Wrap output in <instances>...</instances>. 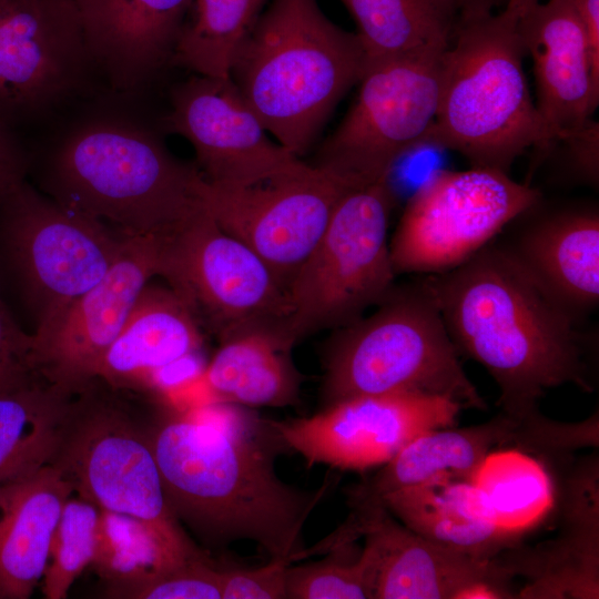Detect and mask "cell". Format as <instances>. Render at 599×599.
Segmentation results:
<instances>
[{
    "label": "cell",
    "instance_id": "13",
    "mask_svg": "<svg viewBox=\"0 0 599 599\" xmlns=\"http://www.w3.org/2000/svg\"><path fill=\"white\" fill-rule=\"evenodd\" d=\"M95 71L74 0H0V126L48 119Z\"/></svg>",
    "mask_w": 599,
    "mask_h": 599
},
{
    "label": "cell",
    "instance_id": "8",
    "mask_svg": "<svg viewBox=\"0 0 599 599\" xmlns=\"http://www.w3.org/2000/svg\"><path fill=\"white\" fill-rule=\"evenodd\" d=\"M49 465L99 509L150 525L184 557L202 555L167 505L149 430L116 404L94 396L93 382L73 395Z\"/></svg>",
    "mask_w": 599,
    "mask_h": 599
},
{
    "label": "cell",
    "instance_id": "15",
    "mask_svg": "<svg viewBox=\"0 0 599 599\" xmlns=\"http://www.w3.org/2000/svg\"><path fill=\"white\" fill-rule=\"evenodd\" d=\"M461 409L447 397L397 392L349 398L311 417L266 424L309 467L363 471L383 466L419 435L454 426Z\"/></svg>",
    "mask_w": 599,
    "mask_h": 599
},
{
    "label": "cell",
    "instance_id": "20",
    "mask_svg": "<svg viewBox=\"0 0 599 599\" xmlns=\"http://www.w3.org/2000/svg\"><path fill=\"white\" fill-rule=\"evenodd\" d=\"M88 52L114 93L136 97L171 63L193 0H74Z\"/></svg>",
    "mask_w": 599,
    "mask_h": 599
},
{
    "label": "cell",
    "instance_id": "14",
    "mask_svg": "<svg viewBox=\"0 0 599 599\" xmlns=\"http://www.w3.org/2000/svg\"><path fill=\"white\" fill-rule=\"evenodd\" d=\"M354 187L329 171L306 164L242 187L213 185L203 177L200 196L217 225L257 254L287 290L337 203Z\"/></svg>",
    "mask_w": 599,
    "mask_h": 599
},
{
    "label": "cell",
    "instance_id": "7",
    "mask_svg": "<svg viewBox=\"0 0 599 599\" xmlns=\"http://www.w3.org/2000/svg\"><path fill=\"white\" fill-rule=\"evenodd\" d=\"M395 195L387 177L354 187L337 203L322 237L291 281L285 342L343 327L394 288L388 223Z\"/></svg>",
    "mask_w": 599,
    "mask_h": 599
},
{
    "label": "cell",
    "instance_id": "39",
    "mask_svg": "<svg viewBox=\"0 0 599 599\" xmlns=\"http://www.w3.org/2000/svg\"><path fill=\"white\" fill-rule=\"evenodd\" d=\"M582 20L595 82L599 84V0H572Z\"/></svg>",
    "mask_w": 599,
    "mask_h": 599
},
{
    "label": "cell",
    "instance_id": "22",
    "mask_svg": "<svg viewBox=\"0 0 599 599\" xmlns=\"http://www.w3.org/2000/svg\"><path fill=\"white\" fill-rule=\"evenodd\" d=\"M499 245L577 323L599 303V213L572 207L547 213Z\"/></svg>",
    "mask_w": 599,
    "mask_h": 599
},
{
    "label": "cell",
    "instance_id": "35",
    "mask_svg": "<svg viewBox=\"0 0 599 599\" xmlns=\"http://www.w3.org/2000/svg\"><path fill=\"white\" fill-rule=\"evenodd\" d=\"M105 595L120 599H222V570L199 556L145 579L108 585Z\"/></svg>",
    "mask_w": 599,
    "mask_h": 599
},
{
    "label": "cell",
    "instance_id": "16",
    "mask_svg": "<svg viewBox=\"0 0 599 599\" xmlns=\"http://www.w3.org/2000/svg\"><path fill=\"white\" fill-rule=\"evenodd\" d=\"M164 124L192 144L199 170L213 185L250 186L307 164L268 138L231 78L195 74L175 85Z\"/></svg>",
    "mask_w": 599,
    "mask_h": 599
},
{
    "label": "cell",
    "instance_id": "32",
    "mask_svg": "<svg viewBox=\"0 0 599 599\" xmlns=\"http://www.w3.org/2000/svg\"><path fill=\"white\" fill-rule=\"evenodd\" d=\"M192 558L176 552L150 525L100 509L92 565L108 585L145 579Z\"/></svg>",
    "mask_w": 599,
    "mask_h": 599
},
{
    "label": "cell",
    "instance_id": "1",
    "mask_svg": "<svg viewBox=\"0 0 599 599\" xmlns=\"http://www.w3.org/2000/svg\"><path fill=\"white\" fill-rule=\"evenodd\" d=\"M459 355L497 384L501 413L527 426L539 399L572 384L591 393L585 344L571 317L491 241L459 266L424 275Z\"/></svg>",
    "mask_w": 599,
    "mask_h": 599
},
{
    "label": "cell",
    "instance_id": "42",
    "mask_svg": "<svg viewBox=\"0 0 599 599\" xmlns=\"http://www.w3.org/2000/svg\"><path fill=\"white\" fill-rule=\"evenodd\" d=\"M538 2L539 0H506L505 10L519 18Z\"/></svg>",
    "mask_w": 599,
    "mask_h": 599
},
{
    "label": "cell",
    "instance_id": "36",
    "mask_svg": "<svg viewBox=\"0 0 599 599\" xmlns=\"http://www.w3.org/2000/svg\"><path fill=\"white\" fill-rule=\"evenodd\" d=\"M33 335L14 322L0 298V392L40 376L31 359Z\"/></svg>",
    "mask_w": 599,
    "mask_h": 599
},
{
    "label": "cell",
    "instance_id": "38",
    "mask_svg": "<svg viewBox=\"0 0 599 599\" xmlns=\"http://www.w3.org/2000/svg\"><path fill=\"white\" fill-rule=\"evenodd\" d=\"M571 146L573 163L591 182L598 180V124L590 121L581 131L566 140Z\"/></svg>",
    "mask_w": 599,
    "mask_h": 599
},
{
    "label": "cell",
    "instance_id": "26",
    "mask_svg": "<svg viewBox=\"0 0 599 599\" xmlns=\"http://www.w3.org/2000/svg\"><path fill=\"white\" fill-rule=\"evenodd\" d=\"M422 538L479 559L516 548L520 538L489 521L479 510L468 479L440 477L403 488L382 504Z\"/></svg>",
    "mask_w": 599,
    "mask_h": 599
},
{
    "label": "cell",
    "instance_id": "33",
    "mask_svg": "<svg viewBox=\"0 0 599 599\" xmlns=\"http://www.w3.org/2000/svg\"><path fill=\"white\" fill-rule=\"evenodd\" d=\"M99 516L100 509L82 498H69L64 504L42 577L47 599L65 598L74 580L92 564Z\"/></svg>",
    "mask_w": 599,
    "mask_h": 599
},
{
    "label": "cell",
    "instance_id": "19",
    "mask_svg": "<svg viewBox=\"0 0 599 599\" xmlns=\"http://www.w3.org/2000/svg\"><path fill=\"white\" fill-rule=\"evenodd\" d=\"M517 26L532 59L536 106L548 141H566L591 121L599 103L582 20L572 0H548L528 9Z\"/></svg>",
    "mask_w": 599,
    "mask_h": 599
},
{
    "label": "cell",
    "instance_id": "43",
    "mask_svg": "<svg viewBox=\"0 0 599 599\" xmlns=\"http://www.w3.org/2000/svg\"><path fill=\"white\" fill-rule=\"evenodd\" d=\"M26 173L16 171L13 169L0 165V189L6 186L8 183L13 181L14 179L24 176Z\"/></svg>",
    "mask_w": 599,
    "mask_h": 599
},
{
    "label": "cell",
    "instance_id": "29",
    "mask_svg": "<svg viewBox=\"0 0 599 599\" xmlns=\"http://www.w3.org/2000/svg\"><path fill=\"white\" fill-rule=\"evenodd\" d=\"M356 21L366 63L448 48L457 0H341Z\"/></svg>",
    "mask_w": 599,
    "mask_h": 599
},
{
    "label": "cell",
    "instance_id": "28",
    "mask_svg": "<svg viewBox=\"0 0 599 599\" xmlns=\"http://www.w3.org/2000/svg\"><path fill=\"white\" fill-rule=\"evenodd\" d=\"M538 454L519 446L496 448L469 478L481 514L520 539L557 501L554 478Z\"/></svg>",
    "mask_w": 599,
    "mask_h": 599
},
{
    "label": "cell",
    "instance_id": "3",
    "mask_svg": "<svg viewBox=\"0 0 599 599\" xmlns=\"http://www.w3.org/2000/svg\"><path fill=\"white\" fill-rule=\"evenodd\" d=\"M41 174L47 195L122 236H166L204 207L197 165L183 163L151 129L124 116L73 124Z\"/></svg>",
    "mask_w": 599,
    "mask_h": 599
},
{
    "label": "cell",
    "instance_id": "17",
    "mask_svg": "<svg viewBox=\"0 0 599 599\" xmlns=\"http://www.w3.org/2000/svg\"><path fill=\"white\" fill-rule=\"evenodd\" d=\"M161 237L124 236L105 275L77 298L48 331L33 335L31 359L49 384L78 394L121 333L140 294L159 276Z\"/></svg>",
    "mask_w": 599,
    "mask_h": 599
},
{
    "label": "cell",
    "instance_id": "9",
    "mask_svg": "<svg viewBox=\"0 0 599 599\" xmlns=\"http://www.w3.org/2000/svg\"><path fill=\"white\" fill-rule=\"evenodd\" d=\"M3 235L34 307L35 334L51 328L118 258L124 236L41 193L24 176L0 189Z\"/></svg>",
    "mask_w": 599,
    "mask_h": 599
},
{
    "label": "cell",
    "instance_id": "4",
    "mask_svg": "<svg viewBox=\"0 0 599 599\" xmlns=\"http://www.w3.org/2000/svg\"><path fill=\"white\" fill-rule=\"evenodd\" d=\"M365 67L356 33L327 19L317 0H268L230 78L266 131L301 158Z\"/></svg>",
    "mask_w": 599,
    "mask_h": 599
},
{
    "label": "cell",
    "instance_id": "37",
    "mask_svg": "<svg viewBox=\"0 0 599 599\" xmlns=\"http://www.w3.org/2000/svg\"><path fill=\"white\" fill-rule=\"evenodd\" d=\"M290 564L271 559L260 568L222 570V599H286Z\"/></svg>",
    "mask_w": 599,
    "mask_h": 599
},
{
    "label": "cell",
    "instance_id": "18",
    "mask_svg": "<svg viewBox=\"0 0 599 599\" xmlns=\"http://www.w3.org/2000/svg\"><path fill=\"white\" fill-rule=\"evenodd\" d=\"M362 536L378 556L374 599L516 598L514 575L498 557L479 559L430 542L386 508L349 514L333 532L342 544Z\"/></svg>",
    "mask_w": 599,
    "mask_h": 599
},
{
    "label": "cell",
    "instance_id": "27",
    "mask_svg": "<svg viewBox=\"0 0 599 599\" xmlns=\"http://www.w3.org/2000/svg\"><path fill=\"white\" fill-rule=\"evenodd\" d=\"M275 329L256 328L220 342L202 372L216 403L286 407L300 400L302 376Z\"/></svg>",
    "mask_w": 599,
    "mask_h": 599
},
{
    "label": "cell",
    "instance_id": "25",
    "mask_svg": "<svg viewBox=\"0 0 599 599\" xmlns=\"http://www.w3.org/2000/svg\"><path fill=\"white\" fill-rule=\"evenodd\" d=\"M200 324L184 301L170 287L151 285L140 294L126 323L93 372V380L109 385L153 376L197 354Z\"/></svg>",
    "mask_w": 599,
    "mask_h": 599
},
{
    "label": "cell",
    "instance_id": "34",
    "mask_svg": "<svg viewBox=\"0 0 599 599\" xmlns=\"http://www.w3.org/2000/svg\"><path fill=\"white\" fill-rule=\"evenodd\" d=\"M378 556L365 540L355 561L325 559L286 569V598L374 599Z\"/></svg>",
    "mask_w": 599,
    "mask_h": 599
},
{
    "label": "cell",
    "instance_id": "23",
    "mask_svg": "<svg viewBox=\"0 0 599 599\" xmlns=\"http://www.w3.org/2000/svg\"><path fill=\"white\" fill-rule=\"evenodd\" d=\"M519 446L532 449L529 426L499 413L488 422L463 428H439L404 446L369 478L347 493L351 512L382 507L383 500L403 488L440 477L468 479L494 449Z\"/></svg>",
    "mask_w": 599,
    "mask_h": 599
},
{
    "label": "cell",
    "instance_id": "40",
    "mask_svg": "<svg viewBox=\"0 0 599 599\" xmlns=\"http://www.w3.org/2000/svg\"><path fill=\"white\" fill-rule=\"evenodd\" d=\"M0 165L26 173L29 159L13 133L0 126Z\"/></svg>",
    "mask_w": 599,
    "mask_h": 599
},
{
    "label": "cell",
    "instance_id": "11",
    "mask_svg": "<svg viewBox=\"0 0 599 599\" xmlns=\"http://www.w3.org/2000/svg\"><path fill=\"white\" fill-rule=\"evenodd\" d=\"M444 51L367 62L355 103L313 165L358 187L387 177L403 156L428 144Z\"/></svg>",
    "mask_w": 599,
    "mask_h": 599
},
{
    "label": "cell",
    "instance_id": "2",
    "mask_svg": "<svg viewBox=\"0 0 599 599\" xmlns=\"http://www.w3.org/2000/svg\"><path fill=\"white\" fill-rule=\"evenodd\" d=\"M266 422L252 434H227L187 418L149 430L167 505L211 545L256 542L271 559L297 560L303 527L329 489L285 484L274 468Z\"/></svg>",
    "mask_w": 599,
    "mask_h": 599
},
{
    "label": "cell",
    "instance_id": "41",
    "mask_svg": "<svg viewBox=\"0 0 599 599\" xmlns=\"http://www.w3.org/2000/svg\"><path fill=\"white\" fill-rule=\"evenodd\" d=\"M501 0H457L460 16H473L493 12Z\"/></svg>",
    "mask_w": 599,
    "mask_h": 599
},
{
    "label": "cell",
    "instance_id": "12",
    "mask_svg": "<svg viewBox=\"0 0 599 599\" xmlns=\"http://www.w3.org/2000/svg\"><path fill=\"white\" fill-rule=\"evenodd\" d=\"M159 276L219 342L256 328L280 333L287 317L286 290L275 274L205 207L161 237Z\"/></svg>",
    "mask_w": 599,
    "mask_h": 599
},
{
    "label": "cell",
    "instance_id": "10",
    "mask_svg": "<svg viewBox=\"0 0 599 599\" xmlns=\"http://www.w3.org/2000/svg\"><path fill=\"white\" fill-rule=\"evenodd\" d=\"M540 200L537 189L497 169L430 174L408 199L389 241L395 274H439L459 266Z\"/></svg>",
    "mask_w": 599,
    "mask_h": 599
},
{
    "label": "cell",
    "instance_id": "5",
    "mask_svg": "<svg viewBox=\"0 0 599 599\" xmlns=\"http://www.w3.org/2000/svg\"><path fill=\"white\" fill-rule=\"evenodd\" d=\"M518 18L504 10L459 16L443 52L428 145L461 154L471 166L509 171L548 136L522 67Z\"/></svg>",
    "mask_w": 599,
    "mask_h": 599
},
{
    "label": "cell",
    "instance_id": "21",
    "mask_svg": "<svg viewBox=\"0 0 599 599\" xmlns=\"http://www.w3.org/2000/svg\"><path fill=\"white\" fill-rule=\"evenodd\" d=\"M598 458L581 461L562 487L560 535L531 550L518 547L499 559L528 583L517 598H598L599 593Z\"/></svg>",
    "mask_w": 599,
    "mask_h": 599
},
{
    "label": "cell",
    "instance_id": "30",
    "mask_svg": "<svg viewBox=\"0 0 599 599\" xmlns=\"http://www.w3.org/2000/svg\"><path fill=\"white\" fill-rule=\"evenodd\" d=\"M72 397L41 376L0 392V485L50 464Z\"/></svg>",
    "mask_w": 599,
    "mask_h": 599
},
{
    "label": "cell",
    "instance_id": "31",
    "mask_svg": "<svg viewBox=\"0 0 599 599\" xmlns=\"http://www.w3.org/2000/svg\"><path fill=\"white\" fill-rule=\"evenodd\" d=\"M268 0H193L172 65L199 75L230 78L234 55Z\"/></svg>",
    "mask_w": 599,
    "mask_h": 599
},
{
    "label": "cell",
    "instance_id": "6",
    "mask_svg": "<svg viewBox=\"0 0 599 599\" xmlns=\"http://www.w3.org/2000/svg\"><path fill=\"white\" fill-rule=\"evenodd\" d=\"M459 357L424 282L395 285L372 315L337 328L325 358V407L361 396L414 392L486 410Z\"/></svg>",
    "mask_w": 599,
    "mask_h": 599
},
{
    "label": "cell",
    "instance_id": "24",
    "mask_svg": "<svg viewBox=\"0 0 599 599\" xmlns=\"http://www.w3.org/2000/svg\"><path fill=\"white\" fill-rule=\"evenodd\" d=\"M72 485L45 465L0 485V599H27L43 577Z\"/></svg>",
    "mask_w": 599,
    "mask_h": 599
}]
</instances>
